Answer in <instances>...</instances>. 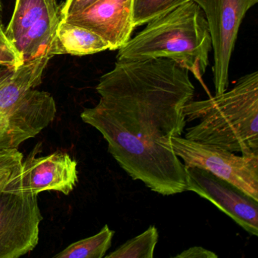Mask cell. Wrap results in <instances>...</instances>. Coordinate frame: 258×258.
<instances>
[{
    "label": "cell",
    "mask_w": 258,
    "mask_h": 258,
    "mask_svg": "<svg viewBox=\"0 0 258 258\" xmlns=\"http://www.w3.org/2000/svg\"><path fill=\"white\" fill-rule=\"evenodd\" d=\"M61 19L58 0H16L5 34L24 62L51 57L49 52Z\"/></svg>",
    "instance_id": "8992f818"
},
{
    "label": "cell",
    "mask_w": 258,
    "mask_h": 258,
    "mask_svg": "<svg viewBox=\"0 0 258 258\" xmlns=\"http://www.w3.org/2000/svg\"><path fill=\"white\" fill-rule=\"evenodd\" d=\"M114 231L105 225L96 235L72 243L55 258H102L112 244Z\"/></svg>",
    "instance_id": "4fadbf2b"
},
{
    "label": "cell",
    "mask_w": 258,
    "mask_h": 258,
    "mask_svg": "<svg viewBox=\"0 0 258 258\" xmlns=\"http://www.w3.org/2000/svg\"><path fill=\"white\" fill-rule=\"evenodd\" d=\"M100 36L116 50L126 44L134 31L133 0H99L81 13L61 19Z\"/></svg>",
    "instance_id": "8fae6325"
},
{
    "label": "cell",
    "mask_w": 258,
    "mask_h": 258,
    "mask_svg": "<svg viewBox=\"0 0 258 258\" xmlns=\"http://www.w3.org/2000/svg\"><path fill=\"white\" fill-rule=\"evenodd\" d=\"M51 57L0 68V152L19 149L55 120L57 108L50 93L35 90Z\"/></svg>",
    "instance_id": "277c9868"
},
{
    "label": "cell",
    "mask_w": 258,
    "mask_h": 258,
    "mask_svg": "<svg viewBox=\"0 0 258 258\" xmlns=\"http://www.w3.org/2000/svg\"><path fill=\"white\" fill-rule=\"evenodd\" d=\"M24 61L11 42L7 38L5 31L0 28V66L18 68Z\"/></svg>",
    "instance_id": "2e32d148"
},
{
    "label": "cell",
    "mask_w": 258,
    "mask_h": 258,
    "mask_svg": "<svg viewBox=\"0 0 258 258\" xmlns=\"http://www.w3.org/2000/svg\"><path fill=\"white\" fill-rule=\"evenodd\" d=\"M190 0H133V22L141 26Z\"/></svg>",
    "instance_id": "9a60e30c"
},
{
    "label": "cell",
    "mask_w": 258,
    "mask_h": 258,
    "mask_svg": "<svg viewBox=\"0 0 258 258\" xmlns=\"http://www.w3.org/2000/svg\"><path fill=\"white\" fill-rule=\"evenodd\" d=\"M78 182V162L69 154L56 152L37 158L31 153L4 191L31 196L55 191L69 196Z\"/></svg>",
    "instance_id": "9c48e42d"
},
{
    "label": "cell",
    "mask_w": 258,
    "mask_h": 258,
    "mask_svg": "<svg viewBox=\"0 0 258 258\" xmlns=\"http://www.w3.org/2000/svg\"><path fill=\"white\" fill-rule=\"evenodd\" d=\"M110 50L105 40L96 33L75 25L60 21L51 46L49 55H87Z\"/></svg>",
    "instance_id": "7c38bea8"
},
{
    "label": "cell",
    "mask_w": 258,
    "mask_h": 258,
    "mask_svg": "<svg viewBox=\"0 0 258 258\" xmlns=\"http://www.w3.org/2000/svg\"><path fill=\"white\" fill-rule=\"evenodd\" d=\"M99 0H66L61 9V18L81 13Z\"/></svg>",
    "instance_id": "ac0fdd59"
},
{
    "label": "cell",
    "mask_w": 258,
    "mask_h": 258,
    "mask_svg": "<svg viewBox=\"0 0 258 258\" xmlns=\"http://www.w3.org/2000/svg\"><path fill=\"white\" fill-rule=\"evenodd\" d=\"M3 7L2 4L0 2V28H3L2 22H1V13H2Z\"/></svg>",
    "instance_id": "ffe728a7"
},
{
    "label": "cell",
    "mask_w": 258,
    "mask_h": 258,
    "mask_svg": "<svg viewBox=\"0 0 258 258\" xmlns=\"http://www.w3.org/2000/svg\"><path fill=\"white\" fill-rule=\"evenodd\" d=\"M186 169V191L215 205L250 235H258V202L224 179L198 167Z\"/></svg>",
    "instance_id": "30bf717a"
},
{
    "label": "cell",
    "mask_w": 258,
    "mask_h": 258,
    "mask_svg": "<svg viewBox=\"0 0 258 258\" xmlns=\"http://www.w3.org/2000/svg\"><path fill=\"white\" fill-rule=\"evenodd\" d=\"M186 122L199 120L185 138L241 155L258 154V72L241 77L232 90L184 108Z\"/></svg>",
    "instance_id": "7a4b0ae2"
},
{
    "label": "cell",
    "mask_w": 258,
    "mask_h": 258,
    "mask_svg": "<svg viewBox=\"0 0 258 258\" xmlns=\"http://www.w3.org/2000/svg\"><path fill=\"white\" fill-rule=\"evenodd\" d=\"M23 158L19 149L0 152V174L20 168Z\"/></svg>",
    "instance_id": "e0dca14e"
},
{
    "label": "cell",
    "mask_w": 258,
    "mask_h": 258,
    "mask_svg": "<svg viewBox=\"0 0 258 258\" xmlns=\"http://www.w3.org/2000/svg\"><path fill=\"white\" fill-rule=\"evenodd\" d=\"M170 144L185 168L207 170L258 202V154L238 156L212 145L181 137H172Z\"/></svg>",
    "instance_id": "5b68a950"
},
{
    "label": "cell",
    "mask_w": 258,
    "mask_h": 258,
    "mask_svg": "<svg viewBox=\"0 0 258 258\" xmlns=\"http://www.w3.org/2000/svg\"><path fill=\"white\" fill-rule=\"evenodd\" d=\"M212 49L208 23L193 1L148 22L119 49L117 61L167 58L177 63L203 85Z\"/></svg>",
    "instance_id": "3957f363"
},
{
    "label": "cell",
    "mask_w": 258,
    "mask_h": 258,
    "mask_svg": "<svg viewBox=\"0 0 258 258\" xmlns=\"http://www.w3.org/2000/svg\"><path fill=\"white\" fill-rule=\"evenodd\" d=\"M159 234L155 226L128 240L115 250L105 255L106 258H153Z\"/></svg>",
    "instance_id": "5bb4252c"
},
{
    "label": "cell",
    "mask_w": 258,
    "mask_h": 258,
    "mask_svg": "<svg viewBox=\"0 0 258 258\" xmlns=\"http://www.w3.org/2000/svg\"><path fill=\"white\" fill-rule=\"evenodd\" d=\"M96 91L99 102L81 117L102 134L120 167L161 196L186 191V169L170 139L186 125L184 108L195 93L189 72L167 58L117 61Z\"/></svg>",
    "instance_id": "6da1fadb"
},
{
    "label": "cell",
    "mask_w": 258,
    "mask_h": 258,
    "mask_svg": "<svg viewBox=\"0 0 258 258\" xmlns=\"http://www.w3.org/2000/svg\"><path fill=\"white\" fill-rule=\"evenodd\" d=\"M38 196L0 191V258H19L39 243Z\"/></svg>",
    "instance_id": "ba28073f"
},
{
    "label": "cell",
    "mask_w": 258,
    "mask_h": 258,
    "mask_svg": "<svg viewBox=\"0 0 258 258\" xmlns=\"http://www.w3.org/2000/svg\"><path fill=\"white\" fill-rule=\"evenodd\" d=\"M176 258H217L218 256L211 250H208L202 246H194L183 250L179 254L174 256Z\"/></svg>",
    "instance_id": "d6986e66"
},
{
    "label": "cell",
    "mask_w": 258,
    "mask_h": 258,
    "mask_svg": "<svg viewBox=\"0 0 258 258\" xmlns=\"http://www.w3.org/2000/svg\"><path fill=\"white\" fill-rule=\"evenodd\" d=\"M203 11L214 50V84L216 95L229 87V69L238 30L247 12L258 0H190Z\"/></svg>",
    "instance_id": "52a82bcc"
}]
</instances>
